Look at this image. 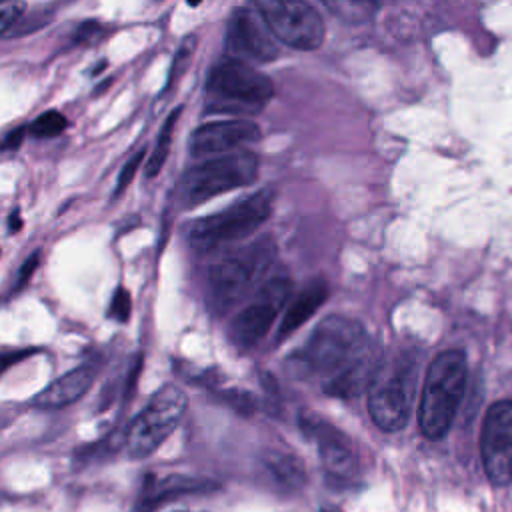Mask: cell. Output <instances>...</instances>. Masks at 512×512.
<instances>
[{"label": "cell", "instance_id": "cell-1", "mask_svg": "<svg viewBox=\"0 0 512 512\" xmlns=\"http://www.w3.org/2000/svg\"><path fill=\"white\" fill-rule=\"evenodd\" d=\"M368 346L360 320L346 314H330L286 358V370L294 378H324L326 382L354 362Z\"/></svg>", "mask_w": 512, "mask_h": 512}, {"label": "cell", "instance_id": "cell-2", "mask_svg": "<svg viewBox=\"0 0 512 512\" xmlns=\"http://www.w3.org/2000/svg\"><path fill=\"white\" fill-rule=\"evenodd\" d=\"M466 378L468 364L462 350H444L432 358L418 404V424L426 438L440 440L448 434L466 390Z\"/></svg>", "mask_w": 512, "mask_h": 512}, {"label": "cell", "instance_id": "cell-3", "mask_svg": "<svg viewBox=\"0 0 512 512\" xmlns=\"http://www.w3.org/2000/svg\"><path fill=\"white\" fill-rule=\"evenodd\" d=\"M276 248L270 236L248 242L220 258L208 274V304L216 314L230 312L242 302L272 266Z\"/></svg>", "mask_w": 512, "mask_h": 512}, {"label": "cell", "instance_id": "cell-4", "mask_svg": "<svg viewBox=\"0 0 512 512\" xmlns=\"http://www.w3.org/2000/svg\"><path fill=\"white\" fill-rule=\"evenodd\" d=\"M272 98V82L252 64L238 58L218 60L206 80L204 108L208 114L252 116Z\"/></svg>", "mask_w": 512, "mask_h": 512}, {"label": "cell", "instance_id": "cell-5", "mask_svg": "<svg viewBox=\"0 0 512 512\" xmlns=\"http://www.w3.org/2000/svg\"><path fill=\"white\" fill-rule=\"evenodd\" d=\"M418 364L408 354L380 360L368 386V412L384 432H398L406 426L416 392Z\"/></svg>", "mask_w": 512, "mask_h": 512}, {"label": "cell", "instance_id": "cell-6", "mask_svg": "<svg viewBox=\"0 0 512 512\" xmlns=\"http://www.w3.org/2000/svg\"><path fill=\"white\" fill-rule=\"evenodd\" d=\"M274 192L262 188L230 206L194 220L188 228V240L196 250L210 252L238 242L256 232L272 214Z\"/></svg>", "mask_w": 512, "mask_h": 512}, {"label": "cell", "instance_id": "cell-7", "mask_svg": "<svg viewBox=\"0 0 512 512\" xmlns=\"http://www.w3.org/2000/svg\"><path fill=\"white\" fill-rule=\"evenodd\" d=\"M258 176V158L250 150H234L210 156L192 166L178 188V200L184 208H194L224 192L244 188Z\"/></svg>", "mask_w": 512, "mask_h": 512}, {"label": "cell", "instance_id": "cell-8", "mask_svg": "<svg viewBox=\"0 0 512 512\" xmlns=\"http://www.w3.org/2000/svg\"><path fill=\"white\" fill-rule=\"evenodd\" d=\"M188 406L186 394L176 384L158 388L146 406L128 422L124 448L132 458H146L176 430Z\"/></svg>", "mask_w": 512, "mask_h": 512}, {"label": "cell", "instance_id": "cell-9", "mask_svg": "<svg viewBox=\"0 0 512 512\" xmlns=\"http://www.w3.org/2000/svg\"><path fill=\"white\" fill-rule=\"evenodd\" d=\"M292 294V280L286 274H276L256 288L252 300L234 316L228 328V338L238 350H250L258 346L278 314L284 310Z\"/></svg>", "mask_w": 512, "mask_h": 512}, {"label": "cell", "instance_id": "cell-10", "mask_svg": "<svg viewBox=\"0 0 512 512\" xmlns=\"http://www.w3.org/2000/svg\"><path fill=\"white\" fill-rule=\"evenodd\" d=\"M278 40L296 50H314L324 40V22L308 0H252Z\"/></svg>", "mask_w": 512, "mask_h": 512}, {"label": "cell", "instance_id": "cell-11", "mask_svg": "<svg viewBox=\"0 0 512 512\" xmlns=\"http://www.w3.org/2000/svg\"><path fill=\"white\" fill-rule=\"evenodd\" d=\"M300 430L316 444L322 468L328 480L336 482H352L358 474V452L352 440L336 426L326 422L324 418L302 410L298 414Z\"/></svg>", "mask_w": 512, "mask_h": 512}, {"label": "cell", "instance_id": "cell-12", "mask_svg": "<svg viewBox=\"0 0 512 512\" xmlns=\"http://www.w3.org/2000/svg\"><path fill=\"white\" fill-rule=\"evenodd\" d=\"M480 456L494 486H506L512 480V400H498L486 410L480 430Z\"/></svg>", "mask_w": 512, "mask_h": 512}, {"label": "cell", "instance_id": "cell-13", "mask_svg": "<svg viewBox=\"0 0 512 512\" xmlns=\"http://www.w3.org/2000/svg\"><path fill=\"white\" fill-rule=\"evenodd\" d=\"M278 38L254 8H236L232 10L226 32L224 48L230 58L244 62H268L278 56Z\"/></svg>", "mask_w": 512, "mask_h": 512}, {"label": "cell", "instance_id": "cell-14", "mask_svg": "<svg viewBox=\"0 0 512 512\" xmlns=\"http://www.w3.org/2000/svg\"><path fill=\"white\" fill-rule=\"evenodd\" d=\"M260 138L258 124L244 118H230L208 122L196 128L190 136V154L196 158H210L234 150H242Z\"/></svg>", "mask_w": 512, "mask_h": 512}, {"label": "cell", "instance_id": "cell-15", "mask_svg": "<svg viewBox=\"0 0 512 512\" xmlns=\"http://www.w3.org/2000/svg\"><path fill=\"white\" fill-rule=\"evenodd\" d=\"M220 484L202 478V476H188V474H164V476H148L142 486L140 500L136 502L134 512H152L156 506L170 502L174 498L190 496V494H206L218 490Z\"/></svg>", "mask_w": 512, "mask_h": 512}, {"label": "cell", "instance_id": "cell-16", "mask_svg": "<svg viewBox=\"0 0 512 512\" xmlns=\"http://www.w3.org/2000/svg\"><path fill=\"white\" fill-rule=\"evenodd\" d=\"M94 376H96L94 364H82L78 368H72L66 374L52 380L50 384H46L38 394H34L30 404L40 410L66 408L88 392V388L94 382Z\"/></svg>", "mask_w": 512, "mask_h": 512}, {"label": "cell", "instance_id": "cell-17", "mask_svg": "<svg viewBox=\"0 0 512 512\" xmlns=\"http://www.w3.org/2000/svg\"><path fill=\"white\" fill-rule=\"evenodd\" d=\"M380 364V358L372 346H368L354 362H350L342 372L324 382V392L334 398H356L362 392H368V386L374 378V372Z\"/></svg>", "mask_w": 512, "mask_h": 512}, {"label": "cell", "instance_id": "cell-18", "mask_svg": "<svg viewBox=\"0 0 512 512\" xmlns=\"http://www.w3.org/2000/svg\"><path fill=\"white\" fill-rule=\"evenodd\" d=\"M326 298L328 284L324 278H314L310 284H306L288 304L276 332V342H282L284 338L294 334L302 324H306L314 316V312L326 302Z\"/></svg>", "mask_w": 512, "mask_h": 512}, {"label": "cell", "instance_id": "cell-19", "mask_svg": "<svg viewBox=\"0 0 512 512\" xmlns=\"http://www.w3.org/2000/svg\"><path fill=\"white\" fill-rule=\"evenodd\" d=\"M262 466H264L266 474L274 480V484L288 492L300 490L306 484V468L290 452L268 450L262 456Z\"/></svg>", "mask_w": 512, "mask_h": 512}, {"label": "cell", "instance_id": "cell-20", "mask_svg": "<svg viewBox=\"0 0 512 512\" xmlns=\"http://www.w3.org/2000/svg\"><path fill=\"white\" fill-rule=\"evenodd\" d=\"M328 12L348 24H364L374 18L378 0H320Z\"/></svg>", "mask_w": 512, "mask_h": 512}, {"label": "cell", "instance_id": "cell-21", "mask_svg": "<svg viewBox=\"0 0 512 512\" xmlns=\"http://www.w3.org/2000/svg\"><path fill=\"white\" fill-rule=\"evenodd\" d=\"M178 118H180V108L172 110L170 116L164 120V124L160 128V134H158V140H156V146H154V150H152V154L146 162V168H144L148 178H154L162 170V166L168 158V152H170V144H172V136H174V128H176Z\"/></svg>", "mask_w": 512, "mask_h": 512}, {"label": "cell", "instance_id": "cell-22", "mask_svg": "<svg viewBox=\"0 0 512 512\" xmlns=\"http://www.w3.org/2000/svg\"><path fill=\"white\" fill-rule=\"evenodd\" d=\"M212 394H216L226 406H230L232 410H236L242 416H252L256 412V400L250 392L246 390H238V388H214Z\"/></svg>", "mask_w": 512, "mask_h": 512}, {"label": "cell", "instance_id": "cell-23", "mask_svg": "<svg viewBox=\"0 0 512 512\" xmlns=\"http://www.w3.org/2000/svg\"><path fill=\"white\" fill-rule=\"evenodd\" d=\"M64 128H66V118L56 110H48L30 124V134L36 138H54L62 134Z\"/></svg>", "mask_w": 512, "mask_h": 512}, {"label": "cell", "instance_id": "cell-24", "mask_svg": "<svg viewBox=\"0 0 512 512\" xmlns=\"http://www.w3.org/2000/svg\"><path fill=\"white\" fill-rule=\"evenodd\" d=\"M194 44H196V38L188 36L182 40V44L178 46L176 50V56H174V62H172V68H170V74H168V86L174 84V80L180 78V74L186 70V64L194 52Z\"/></svg>", "mask_w": 512, "mask_h": 512}, {"label": "cell", "instance_id": "cell-25", "mask_svg": "<svg viewBox=\"0 0 512 512\" xmlns=\"http://www.w3.org/2000/svg\"><path fill=\"white\" fill-rule=\"evenodd\" d=\"M24 2L22 0H2L0 4V32L6 36L12 26L22 18Z\"/></svg>", "mask_w": 512, "mask_h": 512}, {"label": "cell", "instance_id": "cell-26", "mask_svg": "<svg viewBox=\"0 0 512 512\" xmlns=\"http://www.w3.org/2000/svg\"><path fill=\"white\" fill-rule=\"evenodd\" d=\"M130 308H132V302H130V294L128 290L124 288H118L112 296V302H110V308H108V314L110 318L118 320V322H126L130 318Z\"/></svg>", "mask_w": 512, "mask_h": 512}, {"label": "cell", "instance_id": "cell-27", "mask_svg": "<svg viewBox=\"0 0 512 512\" xmlns=\"http://www.w3.org/2000/svg\"><path fill=\"white\" fill-rule=\"evenodd\" d=\"M142 158H144V150H140L138 154H134V156L124 164V168H122V172H120V176H118V182H116L114 196H120V194L124 192V188L132 182V178H134V174H136V170H138Z\"/></svg>", "mask_w": 512, "mask_h": 512}, {"label": "cell", "instance_id": "cell-28", "mask_svg": "<svg viewBox=\"0 0 512 512\" xmlns=\"http://www.w3.org/2000/svg\"><path fill=\"white\" fill-rule=\"evenodd\" d=\"M38 262H40V252H34V254H30V256L24 260V264L20 266V272H18L16 284H14V292L22 290V288L28 284V280L32 278V274H34V270H36Z\"/></svg>", "mask_w": 512, "mask_h": 512}, {"label": "cell", "instance_id": "cell-29", "mask_svg": "<svg viewBox=\"0 0 512 512\" xmlns=\"http://www.w3.org/2000/svg\"><path fill=\"white\" fill-rule=\"evenodd\" d=\"M22 136H24V128H14L12 132L6 134L2 148H4V150H14V148H18L20 142H22Z\"/></svg>", "mask_w": 512, "mask_h": 512}, {"label": "cell", "instance_id": "cell-30", "mask_svg": "<svg viewBox=\"0 0 512 512\" xmlns=\"http://www.w3.org/2000/svg\"><path fill=\"white\" fill-rule=\"evenodd\" d=\"M28 354H32V350H22V352H6L4 356H2V366L4 368H8L10 364H14V362H18L20 358H24V356H28Z\"/></svg>", "mask_w": 512, "mask_h": 512}, {"label": "cell", "instance_id": "cell-31", "mask_svg": "<svg viewBox=\"0 0 512 512\" xmlns=\"http://www.w3.org/2000/svg\"><path fill=\"white\" fill-rule=\"evenodd\" d=\"M20 226H22V220H20V212H18V210H14V212L10 214V220H8V228H10V232H16V230H20Z\"/></svg>", "mask_w": 512, "mask_h": 512}, {"label": "cell", "instance_id": "cell-32", "mask_svg": "<svg viewBox=\"0 0 512 512\" xmlns=\"http://www.w3.org/2000/svg\"><path fill=\"white\" fill-rule=\"evenodd\" d=\"M200 2H202V0H188V4H190V6H198Z\"/></svg>", "mask_w": 512, "mask_h": 512}, {"label": "cell", "instance_id": "cell-33", "mask_svg": "<svg viewBox=\"0 0 512 512\" xmlns=\"http://www.w3.org/2000/svg\"><path fill=\"white\" fill-rule=\"evenodd\" d=\"M178 512H188V510H178Z\"/></svg>", "mask_w": 512, "mask_h": 512}]
</instances>
